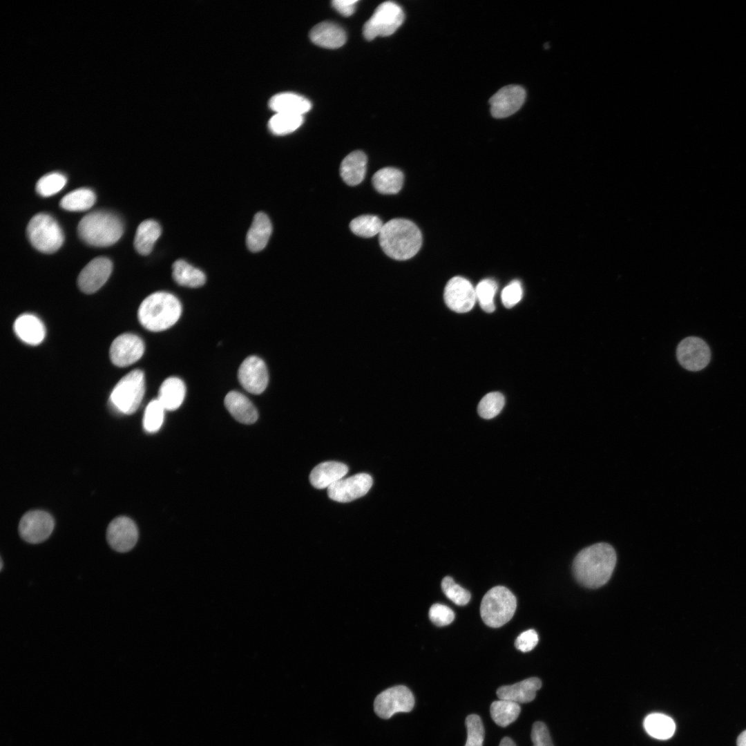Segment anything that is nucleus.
<instances>
[{"instance_id":"obj_1","label":"nucleus","mask_w":746,"mask_h":746,"mask_svg":"<svg viewBox=\"0 0 746 746\" xmlns=\"http://www.w3.org/2000/svg\"><path fill=\"white\" fill-rule=\"evenodd\" d=\"M617 560L614 548L607 543L600 542L583 548L573 562V571L577 581L582 586L596 589L605 584L611 578Z\"/></svg>"},{"instance_id":"obj_2","label":"nucleus","mask_w":746,"mask_h":746,"mask_svg":"<svg viewBox=\"0 0 746 746\" xmlns=\"http://www.w3.org/2000/svg\"><path fill=\"white\" fill-rule=\"evenodd\" d=\"M379 240L384 253L399 260L412 258L422 244L419 228L412 221L403 218L392 219L384 224Z\"/></svg>"},{"instance_id":"obj_3","label":"nucleus","mask_w":746,"mask_h":746,"mask_svg":"<svg viewBox=\"0 0 746 746\" xmlns=\"http://www.w3.org/2000/svg\"><path fill=\"white\" fill-rule=\"evenodd\" d=\"M181 313V303L174 295L157 291L150 294L142 302L137 314L139 321L144 328L160 332L173 326Z\"/></svg>"},{"instance_id":"obj_4","label":"nucleus","mask_w":746,"mask_h":746,"mask_svg":"<svg viewBox=\"0 0 746 746\" xmlns=\"http://www.w3.org/2000/svg\"><path fill=\"white\" fill-rule=\"evenodd\" d=\"M80 238L95 247H108L117 242L124 232V224L115 214L106 211L89 213L77 227Z\"/></svg>"},{"instance_id":"obj_5","label":"nucleus","mask_w":746,"mask_h":746,"mask_svg":"<svg viewBox=\"0 0 746 746\" xmlns=\"http://www.w3.org/2000/svg\"><path fill=\"white\" fill-rule=\"evenodd\" d=\"M517 607V599L506 587L497 586L484 595L480 605V614L484 622L492 628L507 623L513 616Z\"/></svg>"},{"instance_id":"obj_6","label":"nucleus","mask_w":746,"mask_h":746,"mask_svg":"<svg viewBox=\"0 0 746 746\" xmlns=\"http://www.w3.org/2000/svg\"><path fill=\"white\" fill-rule=\"evenodd\" d=\"M26 233L31 245L42 253L57 251L64 241V235L58 222L44 213L36 214L30 219Z\"/></svg>"},{"instance_id":"obj_7","label":"nucleus","mask_w":746,"mask_h":746,"mask_svg":"<svg viewBox=\"0 0 746 746\" xmlns=\"http://www.w3.org/2000/svg\"><path fill=\"white\" fill-rule=\"evenodd\" d=\"M144 392V372L140 370H134L122 377L116 384L111 392L110 401L118 412L131 414L139 408Z\"/></svg>"},{"instance_id":"obj_8","label":"nucleus","mask_w":746,"mask_h":746,"mask_svg":"<svg viewBox=\"0 0 746 746\" xmlns=\"http://www.w3.org/2000/svg\"><path fill=\"white\" fill-rule=\"evenodd\" d=\"M404 17L400 6L392 1L383 2L364 24L363 35L367 40L391 35L401 26Z\"/></svg>"},{"instance_id":"obj_9","label":"nucleus","mask_w":746,"mask_h":746,"mask_svg":"<svg viewBox=\"0 0 746 746\" xmlns=\"http://www.w3.org/2000/svg\"><path fill=\"white\" fill-rule=\"evenodd\" d=\"M414 705L412 691L404 685H397L379 694L374 703L376 714L382 718H389L398 712H409Z\"/></svg>"},{"instance_id":"obj_10","label":"nucleus","mask_w":746,"mask_h":746,"mask_svg":"<svg viewBox=\"0 0 746 746\" xmlns=\"http://www.w3.org/2000/svg\"><path fill=\"white\" fill-rule=\"evenodd\" d=\"M676 357L680 365L689 371H699L709 363L711 352L707 344L701 338L689 336L678 345Z\"/></svg>"},{"instance_id":"obj_11","label":"nucleus","mask_w":746,"mask_h":746,"mask_svg":"<svg viewBox=\"0 0 746 746\" xmlns=\"http://www.w3.org/2000/svg\"><path fill=\"white\" fill-rule=\"evenodd\" d=\"M54 528L52 516L43 510H32L26 513L21 519L19 533L21 537L31 544L45 541Z\"/></svg>"},{"instance_id":"obj_12","label":"nucleus","mask_w":746,"mask_h":746,"mask_svg":"<svg viewBox=\"0 0 746 746\" xmlns=\"http://www.w3.org/2000/svg\"><path fill=\"white\" fill-rule=\"evenodd\" d=\"M443 297L446 305L457 313L471 310L477 300L475 288L461 276L453 277L447 283Z\"/></svg>"},{"instance_id":"obj_13","label":"nucleus","mask_w":746,"mask_h":746,"mask_svg":"<svg viewBox=\"0 0 746 746\" xmlns=\"http://www.w3.org/2000/svg\"><path fill=\"white\" fill-rule=\"evenodd\" d=\"M238 379L247 392L254 394H261L266 389L269 381L265 362L256 356H248L239 367Z\"/></svg>"},{"instance_id":"obj_14","label":"nucleus","mask_w":746,"mask_h":746,"mask_svg":"<svg viewBox=\"0 0 746 746\" xmlns=\"http://www.w3.org/2000/svg\"><path fill=\"white\" fill-rule=\"evenodd\" d=\"M373 481L366 473H359L341 479L327 488L329 497L338 502H350L364 496L371 488Z\"/></svg>"},{"instance_id":"obj_15","label":"nucleus","mask_w":746,"mask_h":746,"mask_svg":"<svg viewBox=\"0 0 746 746\" xmlns=\"http://www.w3.org/2000/svg\"><path fill=\"white\" fill-rule=\"evenodd\" d=\"M144 352L143 341L133 334H123L115 338L110 347L112 363L126 367L137 361Z\"/></svg>"},{"instance_id":"obj_16","label":"nucleus","mask_w":746,"mask_h":746,"mask_svg":"<svg viewBox=\"0 0 746 746\" xmlns=\"http://www.w3.org/2000/svg\"><path fill=\"white\" fill-rule=\"evenodd\" d=\"M106 539L109 546L115 551L125 553L131 551L138 539V530L133 520L126 517L114 519L108 525Z\"/></svg>"},{"instance_id":"obj_17","label":"nucleus","mask_w":746,"mask_h":746,"mask_svg":"<svg viewBox=\"0 0 746 746\" xmlns=\"http://www.w3.org/2000/svg\"><path fill=\"white\" fill-rule=\"evenodd\" d=\"M526 98L524 89L518 85L501 88L490 99V113L495 118H504L516 113Z\"/></svg>"},{"instance_id":"obj_18","label":"nucleus","mask_w":746,"mask_h":746,"mask_svg":"<svg viewBox=\"0 0 746 746\" xmlns=\"http://www.w3.org/2000/svg\"><path fill=\"white\" fill-rule=\"evenodd\" d=\"M113 264L106 257H97L90 261L81 271L77 279L79 289L86 294H92L102 287L108 279Z\"/></svg>"},{"instance_id":"obj_19","label":"nucleus","mask_w":746,"mask_h":746,"mask_svg":"<svg viewBox=\"0 0 746 746\" xmlns=\"http://www.w3.org/2000/svg\"><path fill=\"white\" fill-rule=\"evenodd\" d=\"M541 687V680L538 678L532 677L513 685L501 686L497 689L496 693L501 700L518 704L527 703L535 699L536 692Z\"/></svg>"},{"instance_id":"obj_20","label":"nucleus","mask_w":746,"mask_h":746,"mask_svg":"<svg viewBox=\"0 0 746 746\" xmlns=\"http://www.w3.org/2000/svg\"><path fill=\"white\" fill-rule=\"evenodd\" d=\"M224 405L231 415L238 422L252 424L258 417V411L252 402L237 391L229 392L224 398Z\"/></svg>"},{"instance_id":"obj_21","label":"nucleus","mask_w":746,"mask_h":746,"mask_svg":"<svg viewBox=\"0 0 746 746\" xmlns=\"http://www.w3.org/2000/svg\"><path fill=\"white\" fill-rule=\"evenodd\" d=\"M311 41L316 45L325 48H338L346 41L344 30L338 25L329 21L321 22L310 31Z\"/></svg>"},{"instance_id":"obj_22","label":"nucleus","mask_w":746,"mask_h":746,"mask_svg":"<svg viewBox=\"0 0 746 746\" xmlns=\"http://www.w3.org/2000/svg\"><path fill=\"white\" fill-rule=\"evenodd\" d=\"M347 472L348 467L343 463L325 461L319 463L312 470L309 481L316 488H328L343 479Z\"/></svg>"},{"instance_id":"obj_23","label":"nucleus","mask_w":746,"mask_h":746,"mask_svg":"<svg viewBox=\"0 0 746 746\" xmlns=\"http://www.w3.org/2000/svg\"><path fill=\"white\" fill-rule=\"evenodd\" d=\"M13 328L21 341L32 345L41 343L45 337L46 330L43 323L32 314L19 316L15 320Z\"/></svg>"},{"instance_id":"obj_24","label":"nucleus","mask_w":746,"mask_h":746,"mask_svg":"<svg viewBox=\"0 0 746 746\" xmlns=\"http://www.w3.org/2000/svg\"><path fill=\"white\" fill-rule=\"evenodd\" d=\"M269 106L276 113L303 115L311 109L312 104L302 95L285 92L274 95L269 99Z\"/></svg>"},{"instance_id":"obj_25","label":"nucleus","mask_w":746,"mask_h":746,"mask_svg":"<svg viewBox=\"0 0 746 746\" xmlns=\"http://www.w3.org/2000/svg\"><path fill=\"white\" fill-rule=\"evenodd\" d=\"M272 226L268 216L262 212L257 213L247 233L248 249L252 252L262 250L269 241Z\"/></svg>"},{"instance_id":"obj_26","label":"nucleus","mask_w":746,"mask_h":746,"mask_svg":"<svg viewBox=\"0 0 746 746\" xmlns=\"http://www.w3.org/2000/svg\"><path fill=\"white\" fill-rule=\"evenodd\" d=\"M367 161V156L363 151H355L348 154L340 166L343 181L350 186L360 184L365 175Z\"/></svg>"},{"instance_id":"obj_27","label":"nucleus","mask_w":746,"mask_h":746,"mask_svg":"<svg viewBox=\"0 0 746 746\" xmlns=\"http://www.w3.org/2000/svg\"><path fill=\"white\" fill-rule=\"evenodd\" d=\"M186 386L182 380L172 376L165 379L161 384L157 399L165 410L173 411L179 408L183 403Z\"/></svg>"},{"instance_id":"obj_28","label":"nucleus","mask_w":746,"mask_h":746,"mask_svg":"<svg viewBox=\"0 0 746 746\" xmlns=\"http://www.w3.org/2000/svg\"><path fill=\"white\" fill-rule=\"evenodd\" d=\"M161 233V227L157 221L146 220L142 222L137 228L134 238L136 251L141 255H149Z\"/></svg>"},{"instance_id":"obj_29","label":"nucleus","mask_w":746,"mask_h":746,"mask_svg":"<svg viewBox=\"0 0 746 746\" xmlns=\"http://www.w3.org/2000/svg\"><path fill=\"white\" fill-rule=\"evenodd\" d=\"M372 181L378 192L383 194H395L402 188L403 174L398 169L385 167L374 174Z\"/></svg>"},{"instance_id":"obj_30","label":"nucleus","mask_w":746,"mask_h":746,"mask_svg":"<svg viewBox=\"0 0 746 746\" xmlns=\"http://www.w3.org/2000/svg\"><path fill=\"white\" fill-rule=\"evenodd\" d=\"M172 276L178 285L192 288L199 287L206 281L205 274L200 269L182 259L173 262Z\"/></svg>"},{"instance_id":"obj_31","label":"nucleus","mask_w":746,"mask_h":746,"mask_svg":"<svg viewBox=\"0 0 746 746\" xmlns=\"http://www.w3.org/2000/svg\"><path fill=\"white\" fill-rule=\"evenodd\" d=\"M646 731L653 738L659 740L670 738L676 730V724L669 716L660 713L649 714L644 720Z\"/></svg>"},{"instance_id":"obj_32","label":"nucleus","mask_w":746,"mask_h":746,"mask_svg":"<svg viewBox=\"0 0 746 746\" xmlns=\"http://www.w3.org/2000/svg\"><path fill=\"white\" fill-rule=\"evenodd\" d=\"M95 200V194L91 189L80 188L64 195L59 204L62 209L67 211H82L91 208Z\"/></svg>"},{"instance_id":"obj_33","label":"nucleus","mask_w":746,"mask_h":746,"mask_svg":"<svg viewBox=\"0 0 746 746\" xmlns=\"http://www.w3.org/2000/svg\"><path fill=\"white\" fill-rule=\"evenodd\" d=\"M490 711L493 721L497 725L505 727L516 720L521 707L515 702L499 699L492 702Z\"/></svg>"},{"instance_id":"obj_34","label":"nucleus","mask_w":746,"mask_h":746,"mask_svg":"<svg viewBox=\"0 0 746 746\" xmlns=\"http://www.w3.org/2000/svg\"><path fill=\"white\" fill-rule=\"evenodd\" d=\"M303 123V115L277 113L269 119L268 127L272 133L284 135L295 131Z\"/></svg>"},{"instance_id":"obj_35","label":"nucleus","mask_w":746,"mask_h":746,"mask_svg":"<svg viewBox=\"0 0 746 746\" xmlns=\"http://www.w3.org/2000/svg\"><path fill=\"white\" fill-rule=\"evenodd\" d=\"M383 224L381 220L376 216L362 215L350 222V228L354 234L358 236L370 238L379 234Z\"/></svg>"},{"instance_id":"obj_36","label":"nucleus","mask_w":746,"mask_h":746,"mask_svg":"<svg viewBox=\"0 0 746 746\" xmlns=\"http://www.w3.org/2000/svg\"><path fill=\"white\" fill-rule=\"evenodd\" d=\"M67 179L64 175L52 172L42 176L36 184L37 193L43 197H49L59 192L66 185Z\"/></svg>"},{"instance_id":"obj_37","label":"nucleus","mask_w":746,"mask_h":746,"mask_svg":"<svg viewBox=\"0 0 746 746\" xmlns=\"http://www.w3.org/2000/svg\"><path fill=\"white\" fill-rule=\"evenodd\" d=\"M165 409L157 399L147 405L143 418V427L149 433L157 432L162 425Z\"/></svg>"},{"instance_id":"obj_38","label":"nucleus","mask_w":746,"mask_h":746,"mask_svg":"<svg viewBox=\"0 0 746 746\" xmlns=\"http://www.w3.org/2000/svg\"><path fill=\"white\" fill-rule=\"evenodd\" d=\"M504 403L505 399L502 394L498 392H490L481 399L477 411L481 417L490 419L499 414Z\"/></svg>"},{"instance_id":"obj_39","label":"nucleus","mask_w":746,"mask_h":746,"mask_svg":"<svg viewBox=\"0 0 746 746\" xmlns=\"http://www.w3.org/2000/svg\"><path fill=\"white\" fill-rule=\"evenodd\" d=\"M497 289L495 281L488 278L479 282L475 287L476 297L479 305L487 313H491L495 309L494 296Z\"/></svg>"},{"instance_id":"obj_40","label":"nucleus","mask_w":746,"mask_h":746,"mask_svg":"<svg viewBox=\"0 0 746 746\" xmlns=\"http://www.w3.org/2000/svg\"><path fill=\"white\" fill-rule=\"evenodd\" d=\"M441 589L445 595L457 605L464 606L470 600V592L455 583L451 577L446 576L442 580Z\"/></svg>"},{"instance_id":"obj_41","label":"nucleus","mask_w":746,"mask_h":746,"mask_svg":"<svg viewBox=\"0 0 746 746\" xmlns=\"http://www.w3.org/2000/svg\"><path fill=\"white\" fill-rule=\"evenodd\" d=\"M467 740L465 746H483L485 736L484 727L481 718L470 714L466 718Z\"/></svg>"},{"instance_id":"obj_42","label":"nucleus","mask_w":746,"mask_h":746,"mask_svg":"<svg viewBox=\"0 0 746 746\" xmlns=\"http://www.w3.org/2000/svg\"><path fill=\"white\" fill-rule=\"evenodd\" d=\"M429 618L438 627L450 624L455 619L454 611L448 606L441 604H434L429 610Z\"/></svg>"},{"instance_id":"obj_43","label":"nucleus","mask_w":746,"mask_h":746,"mask_svg":"<svg viewBox=\"0 0 746 746\" xmlns=\"http://www.w3.org/2000/svg\"><path fill=\"white\" fill-rule=\"evenodd\" d=\"M522 295L523 290L520 282L513 280L502 290L501 301L506 308H512L520 301Z\"/></svg>"},{"instance_id":"obj_44","label":"nucleus","mask_w":746,"mask_h":746,"mask_svg":"<svg viewBox=\"0 0 746 746\" xmlns=\"http://www.w3.org/2000/svg\"><path fill=\"white\" fill-rule=\"evenodd\" d=\"M530 736L533 746H553L548 728L542 722L533 725Z\"/></svg>"},{"instance_id":"obj_45","label":"nucleus","mask_w":746,"mask_h":746,"mask_svg":"<svg viewBox=\"0 0 746 746\" xmlns=\"http://www.w3.org/2000/svg\"><path fill=\"white\" fill-rule=\"evenodd\" d=\"M538 640L539 638L537 632L534 629H528L518 635L515 645L518 650L522 652H528L537 645Z\"/></svg>"},{"instance_id":"obj_46","label":"nucleus","mask_w":746,"mask_h":746,"mask_svg":"<svg viewBox=\"0 0 746 746\" xmlns=\"http://www.w3.org/2000/svg\"><path fill=\"white\" fill-rule=\"evenodd\" d=\"M358 0H334L332 4L341 15L349 17L354 12Z\"/></svg>"},{"instance_id":"obj_47","label":"nucleus","mask_w":746,"mask_h":746,"mask_svg":"<svg viewBox=\"0 0 746 746\" xmlns=\"http://www.w3.org/2000/svg\"><path fill=\"white\" fill-rule=\"evenodd\" d=\"M737 746H746V730L743 731L738 737Z\"/></svg>"},{"instance_id":"obj_48","label":"nucleus","mask_w":746,"mask_h":746,"mask_svg":"<svg viewBox=\"0 0 746 746\" xmlns=\"http://www.w3.org/2000/svg\"><path fill=\"white\" fill-rule=\"evenodd\" d=\"M499 746H516L514 741L509 737H504L501 739Z\"/></svg>"},{"instance_id":"obj_49","label":"nucleus","mask_w":746,"mask_h":746,"mask_svg":"<svg viewBox=\"0 0 746 746\" xmlns=\"http://www.w3.org/2000/svg\"><path fill=\"white\" fill-rule=\"evenodd\" d=\"M2 568H3V561H2V559H1V570L2 569Z\"/></svg>"}]
</instances>
